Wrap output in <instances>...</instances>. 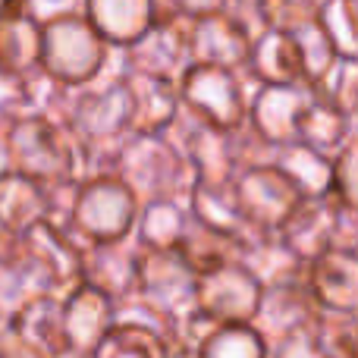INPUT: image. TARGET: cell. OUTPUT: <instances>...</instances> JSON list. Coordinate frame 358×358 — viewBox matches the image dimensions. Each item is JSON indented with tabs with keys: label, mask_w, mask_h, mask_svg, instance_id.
I'll use <instances>...</instances> for the list:
<instances>
[{
	"label": "cell",
	"mask_w": 358,
	"mask_h": 358,
	"mask_svg": "<svg viewBox=\"0 0 358 358\" xmlns=\"http://www.w3.org/2000/svg\"><path fill=\"white\" fill-rule=\"evenodd\" d=\"M60 120L76 136L92 170H113L123 145L136 136L132 123V94L123 69H107L88 85L69 88Z\"/></svg>",
	"instance_id": "1"
},
{
	"label": "cell",
	"mask_w": 358,
	"mask_h": 358,
	"mask_svg": "<svg viewBox=\"0 0 358 358\" xmlns=\"http://www.w3.org/2000/svg\"><path fill=\"white\" fill-rule=\"evenodd\" d=\"M0 167L19 170L48 189L73 185L88 173V161L69 126L44 110H29L0 136Z\"/></svg>",
	"instance_id": "2"
},
{
	"label": "cell",
	"mask_w": 358,
	"mask_h": 358,
	"mask_svg": "<svg viewBox=\"0 0 358 358\" xmlns=\"http://www.w3.org/2000/svg\"><path fill=\"white\" fill-rule=\"evenodd\" d=\"M41 73L66 88L101 79L113 63V44L94 29L85 10H63L41 19Z\"/></svg>",
	"instance_id": "3"
},
{
	"label": "cell",
	"mask_w": 358,
	"mask_h": 358,
	"mask_svg": "<svg viewBox=\"0 0 358 358\" xmlns=\"http://www.w3.org/2000/svg\"><path fill=\"white\" fill-rule=\"evenodd\" d=\"M321 317L324 308L302 280L271 283L261 292V305L255 311V327L267 340V355L299 358L321 355Z\"/></svg>",
	"instance_id": "4"
},
{
	"label": "cell",
	"mask_w": 358,
	"mask_h": 358,
	"mask_svg": "<svg viewBox=\"0 0 358 358\" xmlns=\"http://www.w3.org/2000/svg\"><path fill=\"white\" fill-rule=\"evenodd\" d=\"M120 176L129 182L138 201H173L189 204L192 185H195V167L189 155L167 136V132H138L123 145L113 164Z\"/></svg>",
	"instance_id": "5"
},
{
	"label": "cell",
	"mask_w": 358,
	"mask_h": 358,
	"mask_svg": "<svg viewBox=\"0 0 358 358\" xmlns=\"http://www.w3.org/2000/svg\"><path fill=\"white\" fill-rule=\"evenodd\" d=\"M138 210L142 201L117 170H92L76 185L63 223L85 242H113L129 239Z\"/></svg>",
	"instance_id": "6"
},
{
	"label": "cell",
	"mask_w": 358,
	"mask_h": 358,
	"mask_svg": "<svg viewBox=\"0 0 358 358\" xmlns=\"http://www.w3.org/2000/svg\"><path fill=\"white\" fill-rule=\"evenodd\" d=\"M85 239L60 220H41L16 242V258L29 271L38 292L66 299L85 280Z\"/></svg>",
	"instance_id": "7"
},
{
	"label": "cell",
	"mask_w": 358,
	"mask_h": 358,
	"mask_svg": "<svg viewBox=\"0 0 358 358\" xmlns=\"http://www.w3.org/2000/svg\"><path fill=\"white\" fill-rule=\"evenodd\" d=\"M69 355L63 299L50 292H31L10 327L0 334V358H63Z\"/></svg>",
	"instance_id": "8"
},
{
	"label": "cell",
	"mask_w": 358,
	"mask_h": 358,
	"mask_svg": "<svg viewBox=\"0 0 358 358\" xmlns=\"http://www.w3.org/2000/svg\"><path fill=\"white\" fill-rule=\"evenodd\" d=\"M198 271L179 248L138 245V292L136 302L170 317H185L195 311Z\"/></svg>",
	"instance_id": "9"
},
{
	"label": "cell",
	"mask_w": 358,
	"mask_h": 358,
	"mask_svg": "<svg viewBox=\"0 0 358 358\" xmlns=\"http://www.w3.org/2000/svg\"><path fill=\"white\" fill-rule=\"evenodd\" d=\"M242 76L245 73L217 63H192L179 79L182 104L208 123L236 129L248 120V94Z\"/></svg>",
	"instance_id": "10"
},
{
	"label": "cell",
	"mask_w": 358,
	"mask_h": 358,
	"mask_svg": "<svg viewBox=\"0 0 358 358\" xmlns=\"http://www.w3.org/2000/svg\"><path fill=\"white\" fill-rule=\"evenodd\" d=\"M192 22L195 16H185L161 0L155 25L138 41L120 48L123 50L120 69H148V73L182 79V73L192 66Z\"/></svg>",
	"instance_id": "11"
},
{
	"label": "cell",
	"mask_w": 358,
	"mask_h": 358,
	"mask_svg": "<svg viewBox=\"0 0 358 358\" xmlns=\"http://www.w3.org/2000/svg\"><path fill=\"white\" fill-rule=\"evenodd\" d=\"M236 195H239L242 214L258 233H280V227L289 220L292 210L305 198L289 173L273 161L252 164L242 170L236 176Z\"/></svg>",
	"instance_id": "12"
},
{
	"label": "cell",
	"mask_w": 358,
	"mask_h": 358,
	"mask_svg": "<svg viewBox=\"0 0 358 358\" xmlns=\"http://www.w3.org/2000/svg\"><path fill=\"white\" fill-rule=\"evenodd\" d=\"M261 292H264V283L242 261H233V264L198 273L195 308L214 324L255 321Z\"/></svg>",
	"instance_id": "13"
},
{
	"label": "cell",
	"mask_w": 358,
	"mask_h": 358,
	"mask_svg": "<svg viewBox=\"0 0 358 358\" xmlns=\"http://www.w3.org/2000/svg\"><path fill=\"white\" fill-rule=\"evenodd\" d=\"M315 82H277V85H258L248 98V123L261 138L271 145H289L299 138V120L305 107L315 101Z\"/></svg>",
	"instance_id": "14"
},
{
	"label": "cell",
	"mask_w": 358,
	"mask_h": 358,
	"mask_svg": "<svg viewBox=\"0 0 358 358\" xmlns=\"http://www.w3.org/2000/svg\"><path fill=\"white\" fill-rule=\"evenodd\" d=\"M120 302L104 289L82 280L66 299H63V324H66L69 355H92L98 352L107 330L117 324Z\"/></svg>",
	"instance_id": "15"
},
{
	"label": "cell",
	"mask_w": 358,
	"mask_h": 358,
	"mask_svg": "<svg viewBox=\"0 0 358 358\" xmlns=\"http://www.w3.org/2000/svg\"><path fill=\"white\" fill-rule=\"evenodd\" d=\"M252 44V31L236 22L227 10L198 16L192 22V63H217V66L245 73Z\"/></svg>",
	"instance_id": "16"
},
{
	"label": "cell",
	"mask_w": 358,
	"mask_h": 358,
	"mask_svg": "<svg viewBox=\"0 0 358 358\" xmlns=\"http://www.w3.org/2000/svg\"><path fill=\"white\" fill-rule=\"evenodd\" d=\"M340 220H343V201L336 198V192H330V195H305L302 204L292 210V217L280 227V236L305 261H311L336 245Z\"/></svg>",
	"instance_id": "17"
},
{
	"label": "cell",
	"mask_w": 358,
	"mask_h": 358,
	"mask_svg": "<svg viewBox=\"0 0 358 358\" xmlns=\"http://www.w3.org/2000/svg\"><path fill=\"white\" fill-rule=\"evenodd\" d=\"M85 283L104 289L120 305L132 302L138 292V242L136 236L85 245Z\"/></svg>",
	"instance_id": "18"
},
{
	"label": "cell",
	"mask_w": 358,
	"mask_h": 358,
	"mask_svg": "<svg viewBox=\"0 0 358 358\" xmlns=\"http://www.w3.org/2000/svg\"><path fill=\"white\" fill-rule=\"evenodd\" d=\"M126 85L132 94V123L138 132H167L182 110L179 79L148 69H123Z\"/></svg>",
	"instance_id": "19"
},
{
	"label": "cell",
	"mask_w": 358,
	"mask_h": 358,
	"mask_svg": "<svg viewBox=\"0 0 358 358\" xmlns=\"http://www.w3.org/2000/svg\"><path fill=\"white\" fill-rule=\"evenodd\" d=\"M305 283L315 292L324 311H352L358 308V252L334 245L308 261Z\"/></svg>",
	"instance_id": "20"
},
{
	"label": "cell",
	"mask_w": 358,
	"mask_h": 358,
	"mask_svg": "<svg viewBox=\"0 0 358 358\" xmlns=\"http://www.w3.org/2000/svg\"><path fill=\"white\" fill-rule=\"evenodd\" d=\"M54 192L19 170L0 167V223L13 236H22L41 220H54Z\"/></svg>",
	"instance_id": "21"
},
{
	"label": "cell",
	"mask_w": 358,
	"mask_h": 358,
	"mask_svg": "<svg viewBox=\"0 0 358 358\" xmlns=\"http://www.w3.org/2000/svg\"><path fill=\"white\" fill-rule=\"evenodd\" d=\"M157 6L161 0H82L85 16L113 48L138 41L155 25Z\"/></svg>",
	"instance_id": "22"
},
{
	"label": "cell",
	"mask_w": 358,
	"mask_h": 358,
	"mask_svg": "<svg viewBox=\"0 0 358 358\" xmlns=\"http://www.w3.org/2000/svg\"><path fill=\"white\" fill-rule=\"evenodd\" d=\"M245 76H252L258 85H277V82H302L305 63L302 50L292 31L264 29L252 44Z\"/></svg>",
	"instance_id": "23"
},
{
	"label": "cell",
	"mask_w": 358,
	"mask_h": 358,
	"mask_svg": "<svg viewBox=\"0 0 358 358\" xmlns=\"http://www.w3.org/2000/svg\"><path fill=\"white\" fill-rule=\"evenodd\" d=\"M242 264L264 286H271V283H286V280H302L308 261L280 233H255L245 239Z\"/></svg>",
	"instance_id": "24"
},
{
	"label": "cell",
	"mask_w": 358,
	"mask_h": 358,
	"mask_svg": "<svg viewBox=\"0 0 358 358\" xmlns=\"http://www.w3.org/2000/svg\"><path fill=\"white\" fill-rule=\"evenodd\" d=\"M44 29L35 10H22L0 19V66L13 73H38L41 69Z\"/></svg>",
	"instance_id": "25"
},
{
	"label": "cell",
	"mask_w": 358,
	"mask_h": 358,
	"mask_svg": "<svg viewBox=\"0 0 358 358\" xmlns=\"http://www.w3.org/2000/svg\"><path fill=\"white\" fill-rule=\"evenodd\" d=\"M189 210L192 217H198L201 223L217 229H227L233 236H255L258 229L248 223V217L242 214V204L239 195H236V182H198L192 185V195H189Z\"/></svg>",
	"instance_id": "26"
},
{
	"label": "cell",
	"mask_w": 358,
	"mask_h": 358,
	"mask_svg": "<svg viewBox=\"0 0 358 358\" xmlns=\"http://www.w3.org/2000/svg\"><path fill=\"white\" fill-rule=\"evenodd\" d=\"M176 248L189 258V264L195 267L198 273H204V271H214V267L242 261V255H245V239L227 233V229L208 227V223H201L198 217H192L189 227H185L182 242H179Z\"/></svg>",
	"instance_id": "27"
},
{
	"label": "cell",
	"mask_w": 358,
	"mask_h": 358,
	"mask_svg": "<svg viewBox=\"0 0 358 358\" xmlns=\"http://www.w3.org/2000/svg\"><path fill=\"white\" fill-rule=\"evenodd\" d=\"M273 164H280L289 173L292 182L302 189V195H330L334 192V155L311 148L302 138L277 145Z\"/></svg>",
	"instance_id": "28"
},
{
	"label": "cell",
	"mask_w": 358,
	"mask_h": 358,
	"mask_svg": "<svg viewBox=\"0 0 358 358\" xmlns=\"http://www.w3.org/2000/svg\"><path fill=\"white\" fill-rule=\"evenodd\" d=\"M189 220H192V210L185 201H173V198L145 201L142 210H138L132 236L145 248H176L182 242Z\"/></svg>",
	"instance_id": "29"
},
{
	"label": "cell",
	"mask_w": 358,
	"mask_h": 358,
	"mask_svg": "<svg viewBox=\"0 0 358 358\" xmlns=\"http://www.w3.org/2000/svg\"><path fill=\"white\" fill-rule=\"evenodd\" d=\"M299 138H302L305 145H311V148H317V151L336 155V151L349 142L346 110H340L334 101L324 98V94L317 92L315 101L305 107L302 120H299Z\"/></svg>",
	"instance_id": "30"
},
{
	"label": "cell",
	"mask_w": 358,
	"mask_h": 358,
	"mask_svg": "<svg viewBox=\"0 0 358 358\" xmlns=\"http://www.w3.org/2000/svg\"><path fill=\"white\" fill-rule=\"evenodd\" d=\"M198 358H267V340L252 321L214 324L198 346Z\"/></svg>",
	"instance_id": "31"
},
{
	"label": "cell",
	"mask_w": 358,
	"mask_h": 358,
	"mask_svg": "<svg viewBox=\"0 0 358 358\" xmlns=\"http://www.w3.org/2000/svg\"><path fill=\"white\" fill-rule=\"evenodd\" d=\"M299 41V50H302V63H305V79L308 82H321L324 76L330 73V66H334L336 60H340V50L334 48V41H330V35L324 31V25L317 22H308L302 25V29L292 31Z\"/></svg>",
	"instance_id": "32"
},
{
	"label": "cell",
	"mask_w": 358,
	"mask_h": 358,
	"mask_svg": "<svg viewBox=\"0 0 358 358\" xmlns=\"http://www.w3.org/2000/svg\"><path fill=\"white\" fill-rule=\"evenodd\" d=\"M317 22L324 25L340 57H358V13L352 0H321Z\"/></svg>",
	"instance_id": "33"
},
{
	"label": "cell",
	"mask_w": 358,
	"mask_h": 358,
	"mask_svg": "<svg viewBox=\"0 0 358 358\" xmlns=\"http://www.w3.org/2000/svg\"><path fill=\"white\" fill-rule=\"evenodd\" d=\"M29 110H35V73L25 76L0 66V136Z\"/></svg>",
	"instance_id": "34"
},
{
	"label": "cell",
	"mask_w": 358,
	"mask_h": 358,
	"mask_svg": "<svg viewBox=\"0 0 358 358\" xmlns=\"http://www.w3.org/2000/svg\"><path fill=\"white\" fill-rule=\"evenodd\" d=\"M35 283H31L29 271L22 267V261L16 255H0V334L10 327L13 315L19 311V305L31 296Z\"/></svg>",
	"instance_id": "35"
},
{
	"label": "cell",
	"mask_w": 358,
	"mask_h": 358,
	"mask_svg": "<svg viewBox=\"0 0 358 358\" xmlns=\"http://www.w3.org/2000/svg\"><path fill=\"white\" fill-rule=\"evenodd\" d=\"M321 355L324 358H358V308L324 311Z\"/></svg>",
	"instance_id": "36"
},
{
	"label": "cell",
	"mask_w": 358,
	"mask_h": 358,
	"mask_svg": "<svg viewBox=\"0 0 358 358\" xmlns=\"http://www.w3.org/2000/svg\"><path fill=\"white\" fill-rule=\"evenodd\" d=\"M315 88L340 110H346V117L358 113V57H340Z\"/></svg>",
	"instance_id": "37"
},
{
	"label": "cell",
	"mask_w": 358,
	"mask_h": 358,
	"mask_svg": "<svg viewBox=\"0 0 358 358\" xmlns=\"http://www.w3.org/2000/svg\"><path fill=\"white\" fill-rule=\"evenodd\" d=\"M261 10H264L267 29L296 31L317 19L321 0H261Z\"/></svg>",
	"instance_id": "38"
},
{
	"label": "cell",
	"mask_w": 358,
	"mask_h": 358,
	"mask_svg": "<svg viewBox=\"0 0 358 358\" xmlns=\"http://www.w3.org/2000/svg\"><path fill=\"white\" fill-rule=\"evenodd\" d=\"M334 192L343 208L358 214V138H349L334 155Z\"/></svg>",
	"instance_id": "39"
},
{
	"label": "cell",
	"mask_w": 358,
	"mask_h": 358,
	"mask_svg": "<svg viewBox=\"0 0 358 358\" xmlns=\"http://www.w3.org/2000/svg\"><path fill=\"white\" fill-rule=\"evenodd\" d=\"M223 10H227L236 22L245 25V29L252 31V38H258L261 31L267 29L264 10H261V0H227V6H223Z\"/></svg>",
	"instance_id": "40"
},
{
	"label": "cell",
	"mask_w": 358,
	"mask_h": 358,
	"mask_svg": "<svg viewBox=\"0 0 358 358\" xmlns=\"http://www.w3.org/2000/svg\"><path fill=\"white\" fill-rule=\"evenodd\" d=\"M164 3L176 6L179 13H185V16H208V13H217L227 6V0H164Z\"/></svg>",
	"instance_id": "41"
},
{
	"label": "cell",
	"mask_w": 358,
	"mask_h": 358,
	"mask_svg": "<svg viewBox=\"0 0 358 358\" xmlns=\"http://www.w3.org/2000/svg\"><path fill=\"white\" fill-rule=\"evenodd\" d=\"M76 6H82V0H31V10L38 13V16H50V13H63V10H76Z\"/></svg>",
	"instance_id": "42"
},
{
	"label": "cell",
	"mask_w": 358,
	"mask_h": 358,
	"mask_svg": "<svg viewBox=\"0 0 358 358\" xmlns=\"http://www.w3.org/2000/svg\"><path fill=\"white\" fill-rule=\"evenodd\" d=\"M22 10H31V0H0V19L13 16V13H22Z\"/></svg>",
	"instance_id": "43"
},
{
	"label": "cell",
	"mask_w": 358,
	"mask_h": 358,
	"mask_svg": "<svg viewBox=\"0 0 358 358\" xmlns=\"http://www.w3.org/2000/svg\"><path fill=\"white\" fill-rule=\"evenodd\" d=\"M16 242H19V236H13L10 229L0 223V255H13L16 252Z\"/></svg>",
	"instance_id": "44"
},
{
	"label": "cell",
	"mask_w": 358,
	"mask_h": 358,
	"mask_svg": "<svg viewBox=\"0 0 358 358\" xmlns=\"http://www.w3.org/2000/svg\"><path fill=\"white\" fill-rule=\"evenodd\" d=\"M352 6H355V13H358V0H352Z\"/></svg>",
	"instance_id": "45"
}]
</instances>
